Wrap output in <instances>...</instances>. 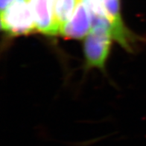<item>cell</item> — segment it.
Here are the masks:
<instances>
[{"mask_svg":"<svg viewBox=\"0 0 146 146\" xmlns=\"http://www.w3.org/2000/svg\"><path fill=\"white\" fill-rule=\"evenodd\" d=\"M1 29L13 36L27 35L36 30L28 0H17L1 11Z\"/></svg>","mask_w":146,"mask_h":146,"instance_id":"obj_1","label":"cell"},{"mask_svg":"<svg viewBox=\"0 0 146 146\" xmlns=\"http://www.w3.org/2000/svg\"><path fill=\"white\" fill-rule=\"evenodd\" d=\"M92 14L107 18L111 21L117 31V40L126 49L131 48L132 36L127 31L120 14L119 0H81Z\"/></svg>","mask_w":146,"mask_h":146,"instance_id":"obj_2","label":"cell"},{"mask_svg":"<svg viewBox=\"0 0 146 146\" xmlns=\"http://www.w3.org/2000/svg\"><path fill=\"white\" fill-rule=\"evenodd\" d=\"M36 31L48 36H56L58 31L54 18V0H28Z\"/></svg>","mask_w":146,"mask_h":146,"instance_id":"obj_3","label":"cell"},{"mask_svg":"<svg viewBox=\"0 0 146 146\" xmlns=\"http://www.w3.org/2000/svg\"><path fill=\"white\" fill-rule=\"evenodd\" d=\"M92 27V15L87 6L78 0L75 11L62 29L60 34L66 38L81 39L87 36Z\"/></svg>","mask_w":146,"mask_h":146,"instance_id":"obj_4","label":"cell"},{"mask_svg":"<svg viewBox=\"0 0 146 146\" xmlns=\"http://www.w3.org/2000/svg\"><path fill=\"white\" fill-rule=\"evenodd\" d=\"M78 0H54V18L58 35L70 19L75 11Z\"/></svg>","mask_w":146,"mask_h":146,"instance_id":"obj_5","label":"cell"},{"mask_svg":"<svg viewBox=\"0 0 146 146\" xmlns=\"http://www.w3.org/2000/svg\"><path fill=\"white\" fill-rule=\"evenodd\" d=\"M15 1H17V0H0V8H1V11L4 10L9 5H11V3L15 2Z\"/></svg>","mask_w":146,"mask_h":146,"instance_id":"obj_6","label":"cell"}]
</instances>
